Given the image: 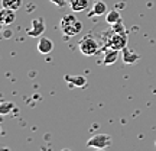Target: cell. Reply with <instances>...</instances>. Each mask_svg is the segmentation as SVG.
<instances>
[{
  "instance_id": "cell-1",
  "label": "cell",
  "mask_w": 156,
  "mask_h": 151,
  "mask_svg": "<svg viewBox=\"0 0 156 151\" xmlns=\"http://www.w3.org/2000/svg\"><path fill=\"white\" fill-rule=\"evenodd\" d=\"M83 29V23L74 15H65L61 19V31L65 36H77Z\"/></svg>"
},
{
  "instance_id": "cell-2",
  "label": "cell",
  "mask_w": 156,
  "mask_h": 151,
  "mask_svg": "<svg viewBox=\"0 0 156 151\" xmlns=\"http://www.w3.org/2000/svg\"><path fill=\"white\" fill-rule=\"evenodd\" d=\"M106 45L113 50L123 51L127 47V35L126 34H117L114 31H110L106 34Z\"/></svg>"
},
{
  "instance_id": "cell-3",
  "label": "cell",
  "mask_w": 156,
  "mask_h": 151,
  "mask_svg": "<svg viewBox=\"0 0 156 151\" xmlns=\"http://www.w3.org/2000/svg\"><path fill=\"white\" fill-rule=\"evenodd\" d=\"M78 47H80V51L87 57L95 55V54L98 52V50H100L98 42H97L93 36H85V38H83L81 41H80Z\"/></svg>"
},
{
  "instance_id": "cell-4",
  "label": "cell",
  "mask_w": 156,
  "mask_h": 151,
  "mask_svg": "<svg viewBox=\"0 0 156 151\" xmlns=\"http://www.w3.org/2000/svg\"><path fill=\"white\" fill-rule=\"evenodd\" d=\"M112 145V137L108 134H97L93 135L88 141H87V147H93V148H104Z\"/></svg>"
},
{
  "instance_id": "cell-5",
  "label": "cell",
  "mask_w": 156,
  "mask_h": 151,
  "mask_svg": "<svg viewBox=\"0 0 156 151\" xmlns=\"http://www.w3.org/2000/svg\"><path fill=\"white\" fill-rule=\"evenodd\" d=\"M45 32V23L42 17H38V19H34L32 21V26L26 31V34L32 38H38Z\"/></svg>"
},
{
  "instance_id": "cell-6",
  "label": "cell",
  "mask_w": 156,
  "mask_h": 151,
  "mask_svg": "<svg viewBox=\"0 0 156 151\" xmlns=\"http://www.w3.org/2000/svg\"><path fill=\"white\" fill-rule=\"evenodd\" d=\"M16 19V10H12V9H5L0 12V22L3 26H7V25H12Z\"/></svg>"
},
{
  "instance_id": "cell-7",
  "label": "cell",
  "mask_w": 156,
  "mask_h": 151,
  "mask_svg": "<svg viewBox=\"0 0 156 151\" xmlns=\"http://www.w3.org/2000/svg\"><path fill=\"white\" fill-rule=\"evenodd\" d=\"M64 80L67 81L69 86H74V87H85L87 86V78L83 77V76H64Z\"/></svg>"
},
{
  "instance_id": "cell-8",
  "label": "cell",
  "mask_w": 156,
  "mask_h": 151,
  "mask_svg": "<svg viewBox=\"0 0 156 151\" xmlns=\"http://www.w3.org/2000/svg\"><path fill=\"white\" fill-rule=\"evenodd\" d=\"M52 50H54V42H52L49 38L42 36V38L39 39V42H38V51L41 52V54L46 55V54H49Z\"/></svg>"
},
{
  "instance_id": "cell-9",
  "label": "cell",
  "mask_w": 156,
  "mask_h": 151,
  "mask_svg": "<svg viewBox=\"0 0 156 151\" xmlns=\"http://www.w3.org/2000/svg\"><path fill=\"white\" fill-rule=\"evenodd\" d=\"M122 58H123V61H124V64H134L136 61H139L140 57L137 52L129 50L127 47H126V48L122 51Z\"/></svg>"
},
{
  "instance_id": "cell-10",
  "label": "cell",
  "mask_w": 156,
  "mask_h": 151,
  "mask_svg": "<svg viewBox=\"0 0 156 151\" xmlns=\"http://www.w3.org/2000/svg\"><path fill=\"white\" fill-rule=\"evenodd\" d=\"M104 13H107V5L104 2L98 0V2H95L93 5V9L88 13V16H103Z\"/></svg>"
},
{
  "instance_id": "cell-11",
  "label": "cell",
  "mask_w": 156,
  "mask_h": 151,
  "mask_svg": "<svg viewBox=\"0 0 156 151\" xmlns=\"http://www.w3.org/2000/svg\"><path fill=\"white\" fill-rule=\"evenodd\" d=\"M119 50H113V48H108L106 51V54H104V58H103V62L106 64V66H112L114 62L119 60Z\"/></svg>"
},
{
  "instance_id": "cell-12",
  "label": "cell",
  "mask_w": 156,
  "mask_h": 151,
  "mask_svg": "<svg viewBox=\"0 0 156 151\" xmlns=\"http://www.w3.org/2000/svg\"><path fill=\"white\" fill-rule=\"evenodd\" d=\"M90 0H69V6L73 12H84L85 9H88Z\"/></svg>"
},
{
  "instance_id": "cell-13",
  "label": "cell",
  "mask_w": 156,
  "mask_h": 151,
  "mask_svg": "<svg viewBox=\"0 0 156 151\" xmlns=\"http://www.w3.org/2000/svg\"><path fill=\"white\" fill-rule=\"evenodd\" d=\"M106 21L108 25H114V23H117L119 21H122V16H120V12L119 10H110L106 13Z\"/></svg>"
},
{
  "instance_id": "cell-14",
  "label": "cell",
  "mask_w": 156,
  "mask_h": 151,
  "mask_svg": "<svg viewBox=\"0 0 156 151\" xmlns=\"http://www.w3.org/2000/svg\"><path fill=\"white\" fill-rule=\"evenodd\" d=\"M2 6L5 9H12V10H19L22 7V0H2Z\"/></svg>"
},
{
  "instance_id": "cell-15",
  "label": "cell",
  "mask_w": 156,
  "mask_h": 151,
  "mask_svg": "<svg viewBox=\"0 0 156 151\" xmlns=\"http://www.w3.org/2000/svg\"><path fill=\"white\" fill-rule=\"evenodd\" d=\"M13 109H15V103H13V102H3V103L0 105V113H2V115L10 113Z\"/></svg>"
},
{
  "instance_id": "cell-16",
  "label": "cell",
  "mask_w": 156,
  "mask_h": 151,
  "mask_svg": "<svg viewBox=\"0 0 156 151\" xmlns=\"http://www.w3.org/2000/svg\"><path fill=\"white\" fill-rule=\"evenodd\" d=\"M112 31H114L117 34H126V28H124V25H123L122 21H119L117 23L112 25Z\"/></svg>"
},
{
  "instance_id": "cell-17",
  "label": "cell",
  "mask_w": 156,
  "mask_h": 151,
  "mask_svg": "<svg viewBox=\"0 0 156 151\" xmlns=\"http://www.w3.org/2000/svg\"><path fill=\"white\" fill-rule=\"evenodd\" d=\"M49 2H52V3L56 5L58 7H65V6L68 5V0H49Z\"/></svg>"
},
{
  "instance_id": "cell-18",
  "label": "cell",
  "mask_w": 156,
  "mask_h": 151,
  "mask_svg": "<svg viewBox=\"0 0 156 151\" xmlns=\"http://www.w3.org/2000/svg\"><path fill=\"white\" fill-rule=\"evenodd\" d=\"M12 31H9V29H5L3 31V38H6V39H9V38H12Z\"/></svg>"
},
{
  "instance_id": "cell-19",
  "label": "cell",
  "mask_w": 156,
  "mask_h": 151,
  "mask_svg": "<svg viewBox=\"0 0 156 151\" xmlns=\"http://www.w3.org/2000/svg\"><path fill=\"white\" fill-rule=\"evenodd\" d=\"M2 151H9V148H7V147H3V148H2Z\"/></svg>"
},
{
  "instance_id": "cell-20",
  "label": "cell",
  "mask_w": 156,
  "mask_h": 151,
  "mask_svg": "<svg viewBox=\"0 0 156 151\" xmlns=\"http://www.w3.org/2000/svg\"><path fill=\"white\" fill-rule=\"evenodd\" d=\"M94 151H104V148H95Z\"/></svg>"
},
{
  "instance_id": "cell-21",
  "label": "cell",
  "mask_w": 156,
  "mask_h": 151,
  "mask_svg": "<svg viewBox=\"0 0 156 151\" xmlns=\"http://www.w3.org/2000/svg\"><path fill=\"white\" fill-rule=\"evenodd\" d=\"M48 151H51V150H48ZM62 151H71V150H69V148H64Z\"/></svg>"
}]
</instances>
